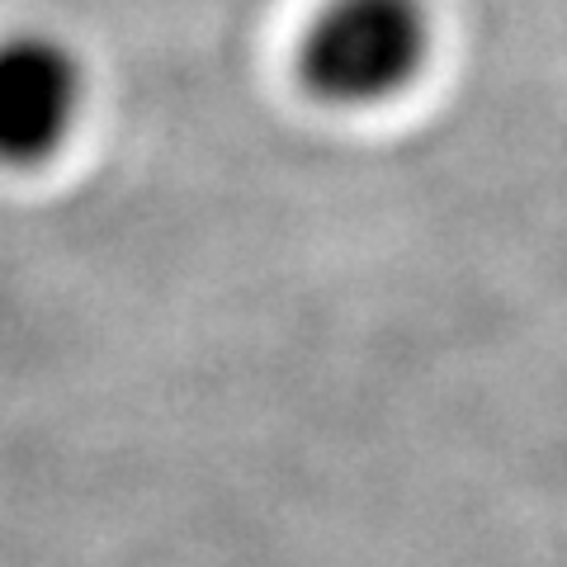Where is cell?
Masks as SVG:
<instances>
[{
	"mask_svg": "<svg viewBox=\"0 0 567 567\" xmlns=\"http://www.w3.org/2000/svg\"><path fill=\"white\" fill-rule=\"evenodd\" d=\"M431 0H322L298 39V85L327 110H379L435 58Z\"/></svg>",
	"mask_w": 567,
	"mask_h": 567,
	"instance_id": "1",
	"label": "cell"
},
{
	"mask_svg": "<svg viewBox=\"0 0 567 567\" xmlns=\"http://www.w3.org/2000/svg\"><path fill=\"white\" fill-rule=\"evenodd\" d=\"M85 62L48 29L0 39V166L33 171L52 162L85 114Z\"/></svg>",
	"mask_w": 567,
	"mask_h": 567,
	"instance_id": "2",
	"label": "cell"
}]
</instances>
